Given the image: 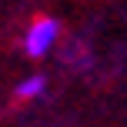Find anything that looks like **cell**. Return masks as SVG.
<instances>
[{"mask_svg": "<svg viewBox=\"0 0 127 127\" xmlns=\"http://www.w3.org/2000/svg\"><path fill=\"white\" fill-rule=\"evenodd\" d=\"M57 40H60V24L54 17H37L30 27H27V33H24V54L27 57H47V54L57 47Z\"/></svg>", "mask_w": 127, "mask_h": 127, "instance_id": "cell-1", "label": "cell"}, {"mask_svg": "<svg viewBox=\"0 0 127 127\" xmlns=\"http://www.w3.org/2000/svg\"><path fill=\"white\" fill-rule=\"evenodd\" d=\"M44 87H47L44 74H30V77H24V80L17 84V97L20 100H37V97L44 94Z\"/></svg>", "mask_w": 127, "mask_h": 127, "instance_id": "cell-2", "label": "cell"}]
</instances>
